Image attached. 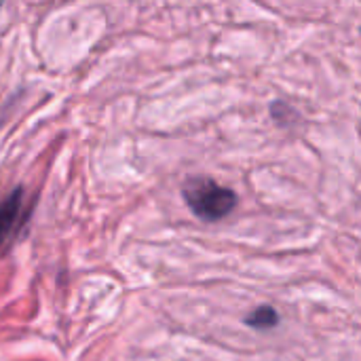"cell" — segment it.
<instances>
[{
    "mask_svg": "<svg viewBox=\"0 0 361 361\" xmlns=\"http://www.w3.org/2000/svg\"><path fill=\"white\" fill-rule=\"evenodd\" d=\"M182 195L190 212L205 222H216V220L226 218L237 205V195L231 188L220 186L218 182L209 178L188 180L184 184Z\"/></svg>",
    "mask_w": 361,
    "mask_h": 361,
    "instance_id": "obj_1",
    "label": "cell"
},
{
    "mask_svg": "<svg viewBox=\"0 0 361 361\" xmlns=\"http://www.w3.org/2000/svg\"><path fill=\"white\" fill-rule=\"evenodd\" d=\"M21 218H23V190L17 188L0 203V247L13 237Z\"/></svg>",
    "mask_w": 361,
    "mask_h": 361,
    "instance_id": "obj_2",
    "label": "cell"
},
{
    "mask_svg": "<svg viewBox=\"0 0 361 361\" xmlns=\"http://www.w3.org/2000/svg\"><path fill=\"white\" fill-rule=\"evenodd\" d=\"M247 324L254 326V328H258V330H267V328H271V326L277 324V313L271 307H260V309H256L247 317Z\"/></svg>",
    "mask_w": 361,
    "mask_h": 361,
    "instance_id": "obj_3",
    "label": "cell"
}]
</instances>
